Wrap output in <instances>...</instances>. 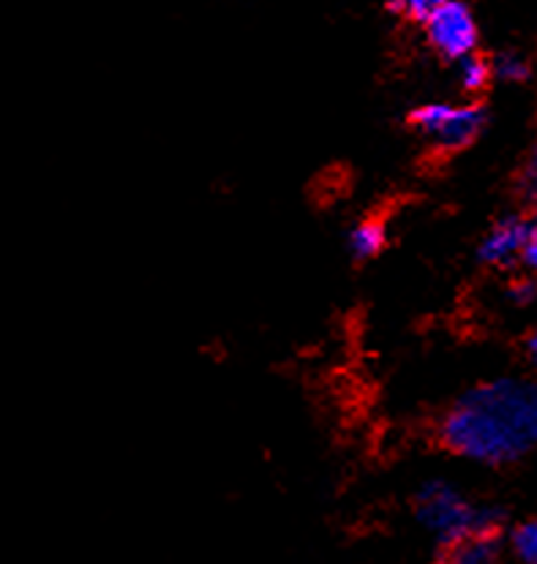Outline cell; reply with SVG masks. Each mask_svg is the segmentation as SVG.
<instances>
[{
  "mask_svg": "<svg viewBox=\"0 0 537 564\" xmlns=\"http://www.w3.org/2000/svg\"><path fill=\"white\" fill-rule=\"evenodd\" d=\"M529 229H533V224L524 221V218H502L500 224H494V229H491L486 238H483L481 259L486 264H511L516 259H522Z\"/></svg>",
  "mask_w": 537,
  "mask_h": 564,
  "instance_id": "5",
  "label": "cell"
},
{
  "mask_svg": "<svg viewBox=\"0 0 537 564\" xmlns=\"http://www.w3.org/2000/svg\"><path fill=\"white\" fill-rule=\"evenodd\" d=\"M444 3H448V0H404L401 11L412 17V20L426 22L437 9H442Z\"/></svg>",
  "mask_w": 537,
  "mask_h": 564,
  "instance_id": "11",
  "label": "cell"
},
{
  "mask_svg": "<svg viewBox=\"0 0 537 564\" xmlns=\"http://www.w3.org/2000/svg\"><path fill=\"white\" fill-rule=\"evenodd\" d=\"M426 39L448 61H464L475 55L477 47V20L470 3L464 0H448L442 9L426 20Z\"/></svg>",
  "mask_w": 537,
  "mask_h": 564,
  "instance_id": "4",
  "label": "cell"
},
{
  "mask_svg": "<svg viewBox=\"0 0 537 564\" xmlns=\"http://www.w3.org/2000/svg\"><path fill=\"white\" fill-rule=\"evenodd\" d=\"M350 254L355 259H372L385 249V227L379 221H361L346 238Z\"/></svg>",
  "mask_w": 537,
  "mask_h": 564,
  "instance_id": "7",
  "label": "cell"
},
{
  "mask_svg": "<svg viewBox=\"0 0 537 564\" xmlns=\"http://www.w3.org/2000/svg\"><path fill=\"white\" fill-rule=\"evenodd\" d=\"M511 554L516 564H537V518L513 529Z\"/></svg>",
  "mask_w": 537,
  "mask_h": 564,
  "instance_id": "8",
  "label": "cell"
},
{
  "mask_svg": "<svg viewBox=\"0 0 537 564\" xmlns=\"http://www.w3.org/2000/svg\"><path fill=\"white\" fill-rule=\"evenodd\" d=\"M415 513L426 532L440 543V549H450L470 538H496L502 523L500 510L472 502L444 480L426 482L420 488Z\"/></svg>",
  "mask_w": 537,
  "mask_h": 564,
  "instance_id": "2",
  "label": "cell"
},
{
  "mask_svg": "<svg viewBox=\"0 0 537 564\" xmlns=\"http://www.w3.org/2000/svg\"><path fill=\"white\" fill-rule=\"evenodd\" d=\"M450 453L477 464H513L537 447V382L494 379L466 390L442 420Z\"/></svg>",
  "mask_w": 537,
  "mask_h": 564,
  "instance_id": "1",
  "label": "cell"
},
{
  "mask_svg": "<svg viewBox=\"0 0 537 564\" xmlns=\"http://www.w3.org/2000/svg\"><path fill=\"white\" fill-rule=\"evenodd\" d=\"M385 3H388L390 9H398V11H401V3H404V0H385Z\"/></svg>",
  "mask_w": 537,
  "mask_h": 564,
  "instance_id": "16",
  "label": "cell"
},
{
  "mask_svg": "<svg viewBox=\"0 0 537 564\" xmlns=\"http://www.w3.org/2000/svg\"><path fill=\"white\" fill-rule=\"evenodd\" d=\"M488 77H491V66L483 61V57L470 55L464 57V61H459V79L466 90L486 88Z\"/></svg>",
  "mask_w": 537,
  "mask_h": 564,
  "instance_id": "10",
  "label": "cell"
},
{
  "mask_svg": "<svg viewBox=\"0 0 537 564\" xmlns=\"http://www.w3.org/2000/svg\"><path fill=\"white\" fill-rule=\"evenodd\" d=\"M491 74L505 83H524L529 77V63L516 52H502L494 63H491Z\"/></svg>",
  "mask_w": 537,
  "mask_h": 564,
  "instance_id": "9",
  "label": "cell"
},
{
  "mask_svg": "<svg viewBox=\"0 0 537 564\" xmlns=\"http://www.w3.org/2000/svg\"><path fill=\"white\" fill-rule=\"evenodd\" d=\"M529 355H533V360H535V366H537V333L533 338H529Z\"/></svg>",
  "mask_w": 537,
  "mask_h": 564,
  "instance_id": "15",
  "label": "cell"
},
{
  "mask_svg": "<svg viewBox=\"0 0 537 564\" xmlns=\"http://www.w3.org/2000/svg\"><path fill=\"white\" fill-rule=\"evenodd\" d=\"M409 120L426 140L444 148V151H455V148H466L481 134L486 118H483V109L475 107V104L453 107V104L431 101L415 109Z\"/></svg>",
  "mask_w": 537,
  "mask_h": 564,
  "instance_id": "3",
  "label": "cell"
},
{
  "mask_svg": "<svg viewBox=\"0 0 537 564\" xmlns=\"http://www.w3.org/2000/svg\"><path fill=\"white\" fill-rule=\"evenodd\" d=\"M522 262L527 264L533 273H537V224H533V229H529V238H527V246H524Z\"/></svg>",
  "mask_w": 537,
  "mask_h": 564,
  "instance_id": "13",
  "label": "cell"
},
{
  "mask_svg": "<svg viewBox=\"0 0 537 564\" xmlns=\"http://www.w3.org/2000/svg\"><path fill=\"white\" fill-rule=\"evenodd\" d=\"M522 192L529 203L537 205V148L529 155L527 166H524V175H522Z\"/></svg>",
  "mask_w": 537,
  "mask_h": 564,
  "instance_id": "12",
  "label": "cell"
},
{
  "mask_svg": "<svg viewBox=\"0 0 537 564\" xmlns=\"http://www.w3.org/2000/svg\"><path fill=\"white\" fill-rule=\"evenodd\" d=\"M535 295H537V286H535L529 279L516 281V284H513V290H511V297H513V301H516V303H529V301H535Z\"/></svg>",
  "mask_w": 537,
  "mask_h": 564,
  "instance_id": "14",
  "label": "cell"
},
{
  "mask_svg": "<svg viewBox=\"0 0 537 564\" xmlns=\"http://www.w3.org/2000/svg\"><path fill=\"white\" fill-rule=\"evenodd\" d=\"M442 564H505V560L496 538H470L442 549Z\"/></svg>",
  "mask_w": 537,
  "mask_h": 564,
  "instance_id": "6",
  "label": "cell"
}]
</instances>
